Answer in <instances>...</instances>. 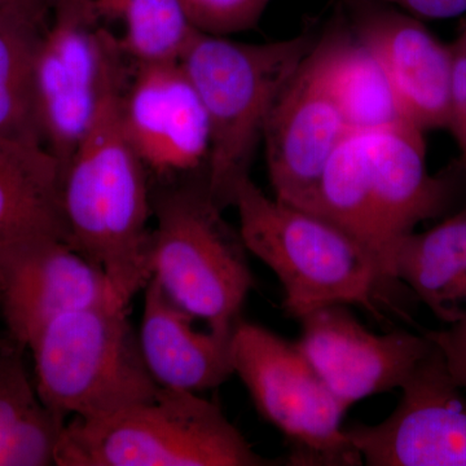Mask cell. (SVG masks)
<instances>
[{"label": "cell", "instance_id": "cell-13", "mask_svg": "<svg viewBox=\"0 0 466 466\" xmlns=\"http://www.w3.org/2000/svg\"><path fill=\"white\" fill-rule=\"evenodd\" d=\"M349 131L309 54L276 100L263 131L276 200L309 211L325 165Z\"/></svg>", "mask_w": 466, "mask_h": 466}, {"label": "cell", "instance_id": "cell-16", "mask_svg": "<svg viewBox=\"0 0 466 466\" xmlns=\"http://www.w3.org/2000/svg\"><path fill=\"white\" fill-rule=\"evenodd\" d=\"M143 290L137 336L144 361L159 388L198 394L219 388L235 375L233 334L198 329V320L168 299L153 278Z\"/></svg>", "mask_w": 466, "mask_h": 466}, {"label": "cell", "instance_id": "cell-22", "mask_svg": "<svg viewBox=\"0 0 466 466\" xmlns=\"http://www.w3.org/2000/svg\"><path fill=\"white\" fill-rule=\"evenodd\" d=\"M100 23L118 21L116 36L126 57L137 64L179 61L192 36L193 25L180 0H88Z\"/></svg>", "mask_w": 466, "mask_h": 466}, {"label": "cell", "instance_id": "cell-10", "mask_svg": "<svg viewBox=\"0 0 466 466\" xmlns=\"http://www.w3.org/2000/svg\"><path fill=\"white\" fill-rule=\"evenodd\" d=\"M99 306L121 308L106 274L69 242L34 238L0 247V311L20 348L29 349L61 315Z\"/></svg>", "mask_w": 466, "mask_h": 466}, {"label": "cell", "instance_id": "cell-24", "mask_svg": "<svg viewBox=\"0 0 466 466\" xmlns=\"http://www.w3.org/2000/svg\"><path fill=\"white\" fill-rule=\"evenodd\" d=\"M23 350L16 343L0 350V466L21 420L41 401L30 381Z\"/></svg>", "mask_w": 466, "mask_h": 466}, {"label": "cell", "instance_id": "cell-9", "mask_svg": "<svg viewBox=\"0 0 466 466\" xmlns=\"http://www.w3.org/2000/svg\"><path fill=\"white\" fill-rule=\"evenodd\" d=\"M400 389V404L388 419L345 429L363 464L466 466V392L435 342Z\"/></svg>", "mask_w": 466, "mask_h": 466}, {"label": "cell", "instance_id": "cell-27", "mask_svg": "<svg viewBox=\"0 0 466 466\" xmlns=\"http://www.w3.org/2000/svg\"><path fill=\"white\" fill-rule=\"evenodd\" d=\"M426 334L440 348L451 376L466 392V311L446 329Z\"/></svg>", "mask_w": 466, "mask_h": 466}, {"label": "cell", "instance_id": "cell-28", "mask_svg": "<svg viewBox=\"0 0 466 466\" xmlns=\"http://www.w3.org/2000/svg\"><path fill=\"white\" fill-rule=\"evenodd\" d=\"M397 5L412 16L424 18H453L466 14V0H368Z\"/></svg>", "mask_w": 466, "mask_h": 466}, {"label": "cell", "instance_id": "cell-20", "mask_svg": "<svg viewBox=\"0 0 466 466\" xmlns=\"http://www.w3.org/2000/svg\"><path fill=\"white\" fill-rule=\"evenodd\" d=\"M48 7H0V140L45 148L35 60Z\"/></svg>", "mask_w": 466, "mask_h": 466}, {"label": "cell", "instance_id": "cell-26", "mask_svg": "<svg viewBox=\"0 0 466 466\" xmlns=\"http://www.w3.org/2000/svg\"><path fill=\"white\" fill-rule=\"evenodd\" d=\"M452 56L451 73L449 130L452 133L461 152L466 171V23L458 38L450 45Z\"/></svg>", "mask_w": 466, "mask_h": 466}, {"label": "cell", "instance_id": "cell-18", "mask_svg": "<svg viewBox=\"0 0 466 466\" xmlns=\"http://www.w3.org/2000/svg\"><path fill=\"white\" fill-rule=\"evenodd\" d=\"M34 238L67 241L60 167L47 149L0 140V247Z\"/></svg>", "mask_w": 466, "mask_h": 466}, {"label": "cell", "instance_id": "cell-21", "mask_svg": "<svg viewBox=\"0 0 466 466\" xmlns=\"http://www.w3.org/2000/svg\"><path fill=\"white\" fill-rule=\"evenodd\" d=\"M309 211L360 242L376 257L383 271L381 238L377 227L363 133L349 131L334 149L319 179Z\"/></svg>", "mask_w": 466, "mask_h": 466}, {"label": "cell", "instance_id": "cell-17", "mask_svg": "<svg viewBox=\"0 0 466 466\" xmlns=\"http://www.w3.org/2000/svg\"><path fill=\"white\" fill-rule=\"evenodd\" d=\"M311 57L350 131L410 125L381 64L341 21L319 36Z\"/></svg>", "mask_w": 466, "mask_h": 466}, {"label": "cell", "instance_id": "cell-15", "mask_svg": "<svg viewBox=\"0 0 466 466\" xmlns=\"http://www.w3.org/2000/svg\"><path fill=\"white\" fill-rule=\"evenodd\" d=\"M366 137L370 186L380 238L383 271L389 281V254L394 242L413 232L422 220L443 213L451 187L444 177H431L425 164L422 131L398 125L363 133Z\"/></svg>", "mask_w": 466, "mask_h": 466}, {"label": "cell", "instance_id": "cell-25", "mask_svg": "<svg viewBox=\"0 0 466 466\" xmlns=\"http://www.w3.org/2000/svg\"><path fill=\"white\" fill-rule=\"evenodd\" d=\"M200 32L226 36L259 23L272 0H180Z\"/></svg>", "mask_w": 466, "mask_h": 466}, {"label": "cell", "instance_id": "cell-3", "mask_svg": "<svg viewBox=\"0 0 466 466\" xmlns=\"http://www.w3.org/2000/svg\"><path fill=\"white\" fill-rule=\"evenodd\" d=\"M248 251L274 271L284 288L283 308L302 319L330 305H355L383 319L377 294L388 279L376 257L324 218L267 198L249 177L238 184L233 205Z\"/></svg>", "mask_w": 466, "mask_h": 466}, {"label": "cell", "instance_id": "cell-7", "mask_svg": "<svg viewBox=\"0 0 466 466\" xmlns=\"http://www.w3.org/2000/svg\"><path fill=\"white\" fill-rule=\"evenodd\" d=\"M232 364L260 415L287 438V464L363 465L342 428L348 408L296 342L240 319L233 330Z\"/></svg>", "mask_w": 466, "mask_h": 466}, {"label": "cell", "instance_id": "cell-11", "mask_svg": "<svg viewBox=\"0 0 466 466\" xmlns=\"http://www.w3.org/2000/svg\"><path fill=\"white\" fill-rule=\"evenodd\" d=\"M297 346L343 406L400 389L433 349L428 334H375L345 305L325 306L302 319Z\"/></svg>", "mask_w": 466, "mask_h": 466}, {"label": "cell", "instance_id": "cell-14", "mask_svg": "<svg viewBox=\"0 0 466 466\" xmlns=\"http://www.w3.org/2000/svg\"><path fill=\"white\" fill-rule=\"evenodd\" d=\"M350 3L351 30L381 64L407 121L422 133L449 127L450 46L412 15L368 0Z\"/></svg>", "mask_w": 466, "mask_h": 466}, {"label": "cell", "instance_id": "cell-19", "mask_svg": "<svg viewBox=\"0 0 466 466\" xmlns=\"http://www.w3.org/2000/svg\"><path fill=\"white\" fill-rule=\"evenodd\" d=\"M388 274L407 284L441 320H458L466 311V214L398 238Z\"/></svg>", "mask_w": 466, "mask_h": 466}, {"label": "cell", "instance_id": "cell-4", "mask_svg": "<svg viewBox=\"0 0 466 466\" xmlns=\"http://www.w3.org/2000/svg\"><path fill=\"white\" fill-rule=\"evenodd\" d=\"M150 200L157 222L150 235L152 278L211 332L232 336L254 287L240 232L223 219L205 175L164 187Z\"/></svg>", "mask_w": 466, "mask_h": 466}, {"label": "cell", "instance_id": "cell-8", "mask_svg": "<svg viewBox=\"0 0 466 466\" xmlns=\"http://www.w3.org/2000/svg\"><path fill=\"white\" fill-rule=\"evenodd\" d=\"M35 60V94L45 148L61 174L96 116L113 63L124 54L88 0H52Z\"/></svg>", "mask_w": 466, "mask_h": 466}, {"label": "cell", "instance_id": "cell-1", "mask_svg": "<svg viewBox=\"0 0 466 466\" xmlns=\"http://www.w3.org/2000/svg\"><path fill=\"white\" fill-rule=\"evenodd\" d=\"M125 55L116 58L94 121L61 174V205L73 249L108 278L128 309L150 274L147 167L122 121Z\"/></svg>", "mask_w": 466, "mask_h": 466}, {"label": "cell", "instance_id": "cell-30", "mask_svg": "<svg viewBox=\"0 0 466 466\" xmlns=\"http://www.w3.org/2000/svg\"><path fill=\"white\" fill-rule=\"evenodd\" d=\"M12 343L15 342L12 341L11 339H2V337H0V350L7 348V346L12 345Z\"/></svg>", "mask_w": 466, "mask_h": 466}, {"label": "cell", "instance_id": "cell-29", "mask_svg": "<svg viewBox=\"0 0 466 466\" xmlns=\"http://www.w3.org/2000/svg\"><path fill=\"white\" fill-rule=\"evenodd\" d=\"M52 0H0V7H48Z\"/></svg>", "mask_w": 466, "mask_h": 466}, {"label": "cell", "instance_id": "cell-6", "mask_svg": "<svg viewBox=\"0 0 466 466\" xmlns=\"http://www.w3.org/2000/svg\"><path fill=\"white\" fill-rule=\"evenodd\" d=\"M127 309L67 312L39 334L29 350L36 394L46 407L64 417L97 420L158 394Z\"/></svg>", "mask_w": 466, "mask_h": 466}, {"label": "cell", "instance_id": "cell-5", "mask_svg": "<svg viewBox=\"0 0 466 466\" xmlns=\"http://www.w3.org/2000/svg\"><path fill=\"white\" fill-rule=\"evenodd\" d=\"M213 401L159 389L153 400L97 420L73 417L57 466H269Z\"/></svg>", "mask_w": 466, "mask_h": 466}, {"label": "cell", "instance_id": "cell-12", "mask_svg": "<svg viewBox=\"0 0 466 466\" xmlns=\"http://www.w3.org/2000/svg\"><path fill=\"white\" fill-rule=\"evenodd\" d=\"M122 96V121L147 170L192 173L207 164V109L179 61L137 64Z\"/></svg>", "mask_w": 466, "mask_h": 466}, {"label": "cell", "instance_id": "cell-23", "mask_svg": "<svg viewBox=\"0 0 466 466\" xmlns=\"http://www.w3.org/2000/svg\"><path fill=\"white\" fill-rule=\"evenodd\" d=\"M66 417L39 401L30 410L9 441L2 466L56 465Z\"/></svg>", "mask_w": 466, "mask_h": 466}, {"label": "cell", "instance_id": "cell-2", "mask_svg": "<svg viewBox=\"0 0 466 466\" xmlns=\"http://www.w3.org/2000/svg\"><path fill=\"white\" fill-rule=\"evenodd\" d=\"M319 41L314 26L283 41L241 43L195 33L179 63L200 95L210 125L207 186L220 210L232 207L276 100Z\"/></svg>", "mask_w": 466, "mask_h": 466}]
</instances>
